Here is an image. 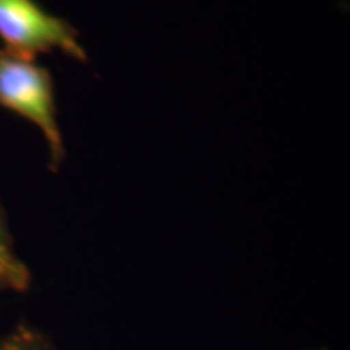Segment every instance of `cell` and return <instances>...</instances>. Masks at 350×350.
<instances>
[{
	"instance_id": "obj_1",
	"label": "cell",
	"mask_w": 350,
	"mask_h": 350,
	"mask_svg": "<svg viewBox=\"0 0 350 350\" xmlns=\"http://www.w3.org/2000/svg\"><path fill=\"white\" fill-rule=\"evenodd\" d=\"M0 106L33 122L49 148V169L59 172L65 159L64 137L57 122L54 80L47 68L3 47L0 49Z\"/></svg>"
},
{
	"instance_id": "obj_2",
	"label": "cell",
	"mask_w": 350,
	"mask_h": 350,
	"mask_svg": "<svg viewBox=\"0 0 350 350\" xmlns=\"http://www.w3.org/2000/svg\"><path fill=\"white\" fill-rule=\"evenodd\" d=\"M0 41L5 49L28 59L60 51L78 62H88L77 29L36 0H0Z\"/></svg>"
},
{
	"instance_id": "obj_3",
	"label": "cell",
	"mask_w": 350,
	"mask_h": 350,
	"mask_svg": "<svg viewBox=\"0 0 350 350\" xmlns=\"http://www.w3.org/2000/svg\"><path fill=\"white\" fill-rule=\"evenodd\" d=\"M33 274L15 250V240L0 203V294H25L31 288Z\"/></svg>"
},
{
	"instance_id": "obj_4",
	"label": "cell",
	"mask_w": 350,
	"mask_h": 350,
	"mask_svg": "<svg viewBox=\"0 0 350 350\" xmlns=\"http://www.w3.org/2000/svg\"><path fill=\"white\" fill-rule=\"evenodd\" d=\"M0 350H57L52 339L38 326L21 321L0 336Z\"/></svg>"
},
{
	"instance_id": "obj_5",
	"label": "cell",
	"mask_w": 350,
	"mask_h": 350,
	"mask_svg": "<svg viewBox=\"0 0 350 350\" xmlns=\"http://www.w3.org/2000/svg\"><path fill=\"white\" fill-rule=\"evenodd\" d=\"M319 350H326V349H319Z\"/></svg>"
}]
</instances>
